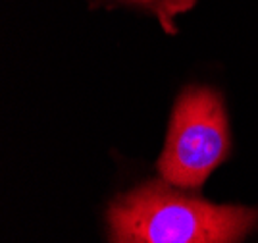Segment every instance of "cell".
Listing matches in <instances>:
<instances>
[{
	"label": "cell",
	"mask_w": 258,
	"mask_h": 243,
	"mask_svg": "<svg viewBox=\"0 0 258 243\" xmlns=\"http://www.w3.org/2000/svg\"><path fill=\"white\" fill-rule=\"evenodd\" d=\"M258 222V209L214 205L149 181L119 195L108 209L112 243H241Z\"/></svg>",
	"instance_id": "6da1fadb"
},
{
	"label": "cell",
	"mask_w": 258,
	"mask_h": 243,
	"mask_svg": "<svg viewBox=\"0 0 258 243\" xmlns=\"http://www.w3.org/2000/svg\"><path fill=\"white\" fill-rule=\"evenodd\" d=\"M227 153L229 129L222 96L206 87H187L173 106L158 160L162 180L177 189H199Z\"/></svg>",
	"instance_id": "7a4b0ae2"
},
{
	"label": "cell",
	"mask_w": 258,
	"mask_h": 243,
	"mask_svg": "<svg viewBox=\"0 0 258 243\" xmlns=\"http://www.w3.org/2000/svg\"><path fill=\"white\" fill-rule=\"evenodd\" d=\"M135 4H143L147 8H151L156 18L160 20L162 27L168 33H175V25H173V18L179 12L189 10L195 4V0H129Z\"/></svg>",
	"instance_id": "3957f363"
}]
</instances>
